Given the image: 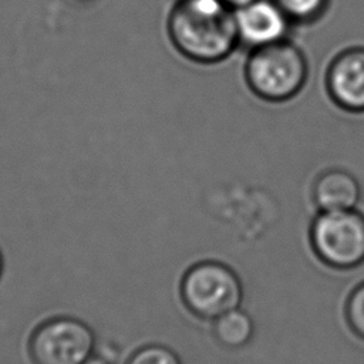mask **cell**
<instances>
[{
  "instance_id": "obj_1",
  "label": "cell",
  "mask_w": 364,
  "mask_h": 364,
  "mask_svg": "<svg viewBox=\"0 0 364 364\" xmlns=\"http://www.w3.org/2000/svg\"><path fill=\"white\" fill-rule=\"evenodd\" d=\"M166 28L172 46L192 63L216 64L239 47L235 10L222 0H175Z\"/></svg>"
},
{
  "instance_id": "obj_2",
  "label": "cell",
  "mask_w": 364,
  "mask_h": 364,
  "mask_svg": "<svg viewBox=\"0 0 364 364\" xmlns=\"http://www.w3.org/2000/svg\"><path fill=\"white\" fill-rule=\"evenodd\" d=\"M249 90L267 102L294 98L309 77V63L303 50L290 38L249 50L245 63Z\"/></svg>"
},
{
  "instance_id": "obj_3",
  "label": "cell",
  "mask_w": 364,
  "mask_h": 364,
  "mask_svg": "<svg viewBox=\"0 0 364 364\" xmlns=\"http://www.w3.org/2000/svg\"><path fill=\"white\" fill-rule=\"evenodd\" d=\"M181 296L191 313L200 318L216 320L239 306L242 286L228 266L218 262H202L185 273Z\"/></svg>"
},
{
  "instance_id": "obj_4",
  "label": "cell",
  "mask_w": 364,
  "mask_h": 364,
  "mask_svg": "<svg viewBox=\"0 0 364 364\" xmlns=\"http://www.w3.org/2000/svg\"><path fill=\"white\" fill-rule=\"evenodd\" d=\"M317 256L336 269H351L364 262V215L355 209L320 212L310 230Z\"/></svg>"
},
{
  "instance_id": "obj_5",
  "label": "cell",
  "mask_w": 364,
  "mask_h": 364,
  "mask_svg": "<svg viewBox=\"0 0 364 364\" xmlns=\"http://www.w3.org/2000/svg\"><path fill=\"white\" fill-rule=\"evenodd\" d=\"M95 350V336L84 321L60 316L41 323L28 340L33 364H87Z\"/></svg>"
},
{
  "instance_id": "obj_6",
  "label": "cell",
  "mask_w": 364,
  "mask_h": 364,
  "mask_svg": "<svg viewBox=\"0 0 364 364\" xmlns=\"http://www.w3.org/2000/svg\"><path fill=\"white\" fill-rule=\"evenodd\" d=\"M239 46L247 50L287 40L293 23L274 0H253L235 10Z\"/></svg>"
},
{
  "instance_id": "obj_7",
  "label": "cell",
  "mask_w": 364,
  "mask_h": 364,
  "mask_svg": "<svg viewBox=\"0 0 364 364\" xmlns=\"http://www.w3.org/2000/svg\"><path fill=\"white\" fill-rule=\"evenodd\" d=\"M326 90L330 100L353 114L364 112V46L337 53L326 70Z\"/></svg>"
},
{
  "instance_id": "obj_8",
  "label": "cell",
  "mask_w": 364,
  "mask_h": 364,
  "mask_svg": "<svg viewBox=\"0 0 364 364\" xmlns=\"http://www.w3.org/2000/svg\"><path fill=\"white\" fill-rule=\"evenodd\" d=\"M360 195L361 188L357 178L340 168L321 172L313 183V200L320 212L355 209Z\"/></svg>"
},
{
  "instance_id": "obj_9",
  "label": "cell",
  "mask_w": 364,
  "mask_h": 364,
  "mask_svg": "<svg viewBox=\"0 0 364 364\" xmlns=\"http://www.w3.org/2000/svg\"><path fill=\"white\" fill-rule=\"evenodd\" d=\"M213 333L225 347L240 348L253 336V321L247 313L236 307L215 320Z\"/></svg>"
},
{
  "instance_id": "obj_10",
  "label": "cell",
  "mask_w": 364,
  "mask_h": 364,
  "mask_svg": "<svg viewBox=\"0 0 364 364\" xmlns=\"http://www.w3.org/2000/svg\"><path fill=\"white\" fill-rule=\"evenodd\" d=\"M287 18L296 24H311L327 11L331 0H274Z\"/></svg>"
},
{
  "instance_id": "obj_11",
  "label": "cell",
  "mask_w": 364,
  "mask_h": 364,
  "mask_svg": "<svg viewBox=\"0 0 364 364\" xmlns=\"http://www.w3.org/2000/svg\"><path fill=\"white\" fill-rule=\"evenodd\" d=\"M127 364H181V360L171 348L151 344L134 351Z\"/></svg>"
},
{
  "instance_id": "obj_12",
  "label": "cell",
  "mask_w": 364,
  "mask_h": 364,
  "mask_svg": "<svg viewBox=\"0 0 364 364\" xmlns=\"http://www.w3.org/2000/svg\"><path fill=\"white\" fill-rule=\"evenodd\" d=\"M346 316L351 330L364 340V283L350 294Z\"/></svg>"
},
{
  "instance_id": "obj_13",
  "label": "cell",
  "mask_w": 364,
  "mask_h": 364,
  "mask_svg": "<svg viewBox=\"0 0 364 364\" xmlns=\"http://www.w3.org/2000/svg\"><path fill=\"white\" fill-rule=\"evenodd\" d=\"M222 1H225L230 9L237 10V9H240V7H243V6L249 4V3H252L253 0H222Z\"/></svg>"
},
{
  "instance_id": "obj_14",
  "label": "cell",
  "mask_w": 364,
  "mask_h": 364,
  "mask_svg": "<svg viewBox=\"0 0 364 364\" xmlns=\"http://www.w3.org/2000/svg\"><path fill=\"white\" fill-rule=\"evenodd\" d=\"M3 266H4V262H3V255L0 252V277H1V273H3Z\"/></svg>"
},
{
  "instance_id": "obj_15",
  "label": "cell",
  "mask_w": 364,
  "mask_h": 364,
  "mask_svg": "<svg viewBox=\"0 0 364 364\" xmlns=\"http://www.w3.org/2000/svg\"><path fill=\"white\" fill-rule=\"evenodd\" d=\"M71 1L78 3V4H84V3H90V1H92V0H71Z\"/></svg>"
}]
</instances>
